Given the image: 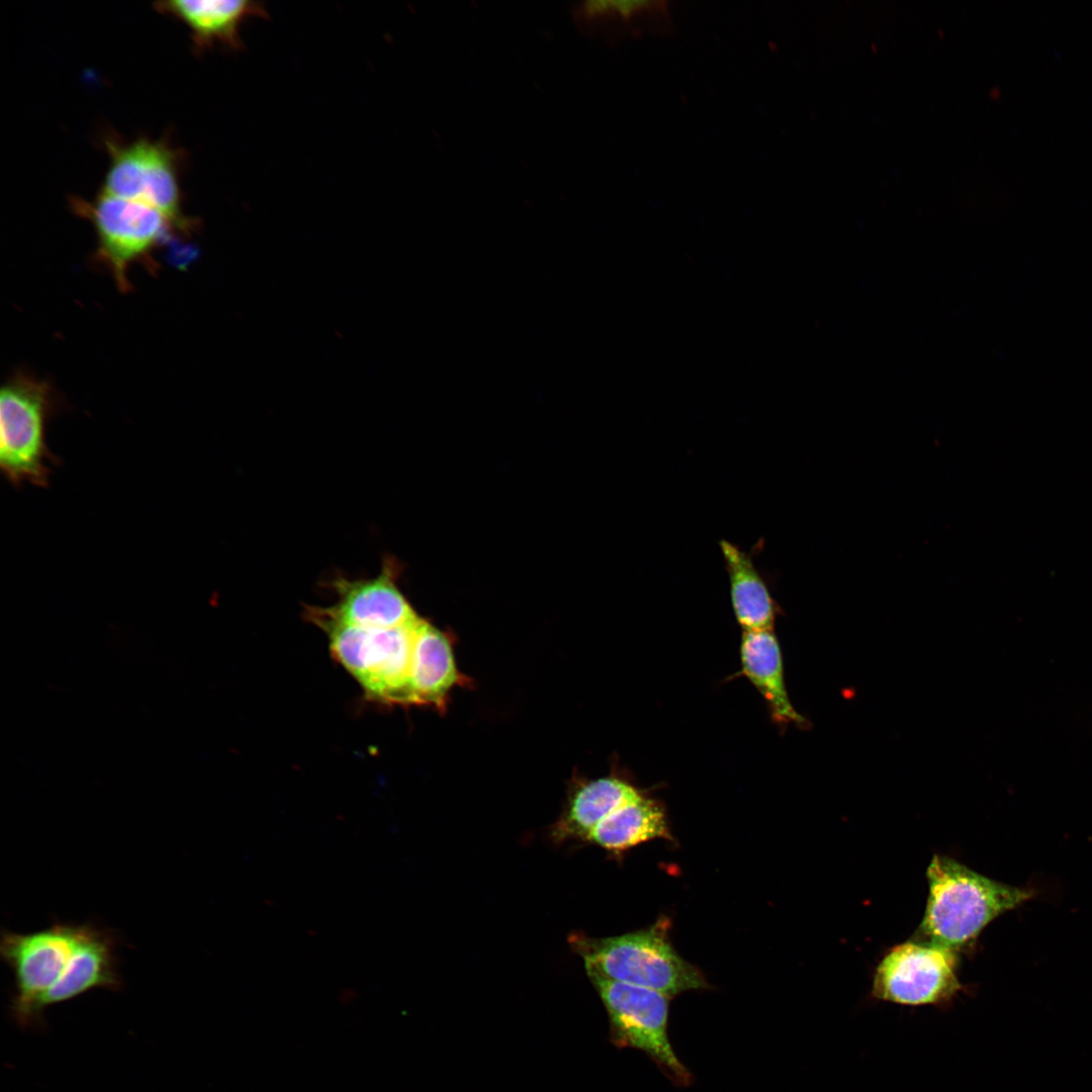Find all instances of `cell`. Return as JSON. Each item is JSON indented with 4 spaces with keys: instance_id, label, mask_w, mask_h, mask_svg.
Returning <instances> with one entry per match:
<instances>
[{
    "instance_id": "cell-13",
    "label": "cell",
    "mask_w": 1092,
    "mask_h": 1092,
    "mask_svg": "<svg viewBox=\"0 0 1092 1092\" xmlns=\"http://www.w3.org/2000/svg\"><path fill=\"white\" fill-rule=\"evenodd\" d=\"M642 793L632 784L615 776L579 785L570 795L566 808L551 828L557 843L583 840L606 817Z\"/></svg>"
},
{
    "instance_id": "cell-2",
    "label": "cell",
    "mask_w": 1092,
    "mask_h": 1092,
    "mask_svg": "<svg viewBox=\"0 0 1092 1092\" xmlns=\"http://www.w3.org/2000/svg\"><path fill=\"white\" fill-rule=\"evenodd\" d=\"M667 922L613 937L572 933L568 942L579 954L586 973L607 980L648 988L672 997L710 988L702 972L671 945Z\"/></svg>"
},
{
    "instance_id": "cell-3",
    "label": "cell",
    "mask_w": 1092,
    "mask_h": 1092,
    "mask_svg": "<svg viewBox=\"0 0 1092 1092\" xmlns=\"http://www.w3.org/2000/svg\"><path fill=\"white\" fill-rule=\"evenodd\" d=\"M305 616L323 629L332 655L358 680L365 695L385 704H408V686L416 627L366 628L340 622L322 607H306Z\"/></svg>"
},
{
    "instance_id": "cell-11",
    "label": "cell",
    "mask_w": 1092,
    "mask_h": 1092,
    "mask_svg": "<svg viewBox=\"0 0 1092 1092\" xmlns=\"http://www.w3.org/2000/svg\"><path fill=\"white\" fill-rule=\"evenodd\" d=\"M116 948L117 941L112 931L93 924H81L78 940L61 976L35 1004L36 1021L46 1008L90 990L119 989L121 980L117 971Z\"/></svg>"
},
{
    "instance_id": "cell-18",
    "label": "cell",
    "mask_w": 1092,
    "mask_h": 1092,
    "mask_svg": "<svg viewBox=\"0 0 1092 1092\" xmlns=\"http://www.w3.org/2000/svg\"><path fill=\"white\" fill-rule=\"evenodd\" d=\"M582 15L589 20H619L625 25L650 26L669 21L666 1H587Z\"/></svg>"
},
{
    "instance_id": "cell-14",
    "label": "cell",
    "mask_w": 1092,
    "mask_h": 1092,
    "mask_svg": "<svg viewBox=\"0 0 1092 1092\" xmlns=\"http://www.w3.org/2000/svg\"><path fill=\"white\" fill-rule=\"evenodd\" d=\"M459 678L449 639L421 618L415 633L408 704L444 707Z\"/></svg>"
},
{
    "instance_id": "cell-6",
    "label": "cell",
    "mask_w": 1092,
    "mask_h": 1092,
    "mask_svg": "<svg viewBox=\"0 0 1092 1092\" xmlns=\"http://www.w3.org/2000/svg\"><path fill=\"white\" fill-rule=\"evenodd\" d=\"M72 209L88 219L97 237V259L121 291L129 290L128 270L147 261L178 231L169 217L147 203L100 191L93 199L72 197Z\"/></svg>"
},
{
    "instance_id": "cell-17",
    "label": "cell",
    "mask_w": 1092,
    "mask_h": 1092,
    "mask_svg": "<svg viewBox=\"0 0 1092 1092\" xmlns=\"http://www.w3.org/2000/svg\"><path fill=\"white\" fill-rule=\"evenodd\" d=\"M654 838L670 839L663 807L644 794L601 821L585 841L611 851H622Z\"/></svg>"
},
{
    "instance_id": "cell-9",
    "label": "cell",
    "mask_w": 1092,
    "mask_h": 1092,
    "mask_svg": "<svg viewBox=\"0 0 1092 1092\" xmlns=\"http://www.w3.org/2000/svg\"><path fill=\"white\" fill-rule=\"evenodd\" d=\"M80 929L81 924L54 923L29 933L2 931L0 954L15 983L11 1012L20 1024L36 1022L35 1004L61 976Z\"/></svg>"
},
{
    "instance_id": "cell-5",
    "label": "cell",
    "mask_w": 1092,
    "mask_h": 1092,
    "mask_svg": "<svg viewBox=\"0 0 1092 1092\" xmlns=\"http://www.w3.org/2000/svg\"><path fill=\"white\" fill-rule=\"evenodd\" d=\"M104 146L109 160L101 191L154 206L183 235L196 226L183 213L181 154L167 139L108 135Z\"/></svg>"
},
{
    "instance_id": "cell-4",
    "label": "cell",
    "mask_w": 1092,
    "mask_h": 1092,
    "mask_svg": "<svg viewBox=\"0 0 1092 1092\" xmlns=\"http://www.w3.org/2000/svg\"><path fill=\"white\" fill-rule=\"evenodd\" d=\"M54 413L51 387L32 375L18 372L0 393V468L13 486L30 483L47 487L52 467L60 462L46 441L47 423Z\"/></svg>"
},
{
    "instance_id": "cell-8",
    "label": "cell",
    "mask_w": 1092,
    "mask_h": 1092,
    "mask_svg": "<svg viewBox=\"0 0 1092 1092\" xmlns=\"http://www.w3.org/2000/svg\"><path fill=\"white\" fill-rule=\"evenodd\" d=\"M953 950L908 941L893 947L877 967L872 995L907 1006H943L962 990Z\"/></svg>"
},
{
    "instance_id": "cell-7",
    "label": "cell",
    "mask_w": 1092,
    "mask_h": 1092,
    "mask_svg": "<svg viewBox=\"0 0 1092 1092\" xmlns=\"http://www.w3.org/2000/svg\"><path fill=\"white\" fill-rule=\"evenodd\" d=\"M588 978L608 1011L612 1042L643 1052L674 1085H691L693 1075L668 1038L670 997L640 986L597 976Z\"/></svg>"
},
{
    "instance_id": "cell-12",
    "label": "cell",
    "mask_w": 1092,
    "mask_h": 1092,
    "mask_svg": "<svg viewBox=\"0 0 1092 1092\" xmlns=\"http://www.w3.org/2000/svg\"><path fill=\"white\" fill-rule=\"evenodd\" d=\"M155 8L184 23L199 51L215 44L240 50L242 24L267 15L261 3L246 0H174L157 2Z\"/></svg>"
},
{
    "instance_id": "cell-10",
    "label": "cell",
    "mask_w": 1092,
    "mask_h": 1092,
    "mask_svg": "<svg viewBox=\"0 0 1092 1092\" xmlns=\"http://www.w3.org/2000/svg\"><path fill=\"white\" fill-rule=\"evenodd\" d=\"M399 566L386 558L372 578L350 579L338 575L331 581L337 602L322 607L330 617L354 626L395 628L415 623L417 616L397 585Z\"/></svg>"
},
{
    "instance_id": "cell-16",
    "label": "cell",
    "mask_w": 1092,
    "mask_h": 1092,
    "mask_svg": "<svg viewBox=\"0 0 1092 1092\" xmlns=\"http://www.w3.org/2000/svg\"><path fill=\"white\" fill-rule=\"evenodd\" d=\"M729 576L732 608L743 632L774 629L777 607L752 558L729 541L719 542Z\"/></svg>"
},
{
    "instance_id": "cell-1",
    "label": "cell",
    "mask_w": 1092,
    "mask_h": 1092,
    "mask_svg": "<svg viewBox=\"0 0 1092 1092\" xmlns=\"http://www.w3.org/2000/svg\"><path fill=\"white\" fill-rule=\"evenodd\" d=\"M929 895L919 933L925 942L962 949L999 915L1031 899L1034 892L989 879L959 861L934 855L926 872Z\"/></svg>"
},
{
    "instance_id": "cell-15",
    "label": "cell",
    "mask_w": 1092,
    "mask_h": 1092,
    "mask_svg": "<svg viewBox=\"0 0 1092 1092\" xmlns=\"http://www.w3.org/2000/svg\"><path fill=\"white\" fill-rule=\"evenodd\" d=\"M740 660L742 674L764 698L777 723L803 725L806 722L789 699L781 648L772 630L743 632Z\"/></svg>"
}]
</instances>
